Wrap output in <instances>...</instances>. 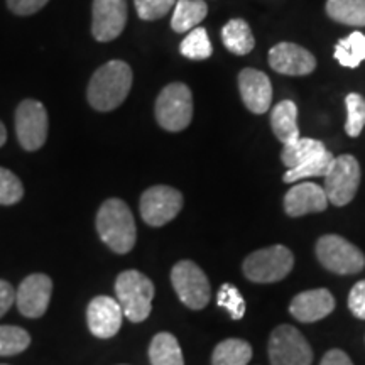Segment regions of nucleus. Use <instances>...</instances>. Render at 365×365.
Segmentation results:
<instances>
[{
	"label": "nucleus",
	"mask_w": 365,
	"mask_h": 365,
	"mask_svg": "<svg viewBox=\"0 0 365 365\" xmlns=\"http://www.w3.org/2000/svg\"><path fill=\"white\" fill-rule=\"evenodd\" d=\"M335 156L328 149L319 150L318 154H314L313 158H309L308 161H304L299 166L293 168V170H287V173L282 176L284 182H298L301 180H307V178H318L325 176L328 168L333 163Z\"/></svg>",
	"instance_id": "obj_25"
},
{
	"label": "nucleus",
	"mask_w": 365,
	"mask_h": 365,
	"mask_svg": "<svg viewBox=\"0 0 365 365\" xmlns=\"http://www.w3.org/2000/svg\"><path fill=\"white\" fill-rule=\"evenodd\" d=\"M100 240L115 254H129L135 245L137 228L129 205L120 198L105 200L97 213Z\"/></svg>",
	"instance_id": "obj_2"
},
{
	"label": "nucleus",
	"mask_w": 365,
	"mask_h": 365,
	"mask_svg": "<svg viewBox=\"0 0 365 365\" xmlns=\"http://www.w3.org/2000/svg\"><path fill=\"white\" fill-rule=\"evenodd\" d=\"M330 19L345 26H365V0H328Z\"/></svg>",
	"instance_id": "obj_24"
},
{
	"label": "nucleus",
	"mask_w": 365,
	"mask_h": 365,
	"mask_svg": "<svg viewBox=\"0 0 365 365\" xmlns=\"http://www.w3.org/2000/svg\"><path fill=\"white\" fill-rule=\"evenodd\" d=\"M271 365H312L313 350L298 328L279 325L269 336Z\"/></svg>",
	"instance_id": "obj_9"
},
{
	"label": "nucleus",
	"mask_w": 365,
	"mask_h": 365,
	"mask_svg": "<svg viewBox=\"0 0 365 365\" xmlns=\"http://www.w3.org/2000/svg\"><path fill=\"white\" fill-rule=\"evenodd\" d=\"M127 24V0H93L91 34L98 43H110L124 33Z\"/></svg>",
	"instance_id": "obj_12"
},
{
	"label": "nucleus",
	"mask_w": 365,
	"mask_h": 365,
	"mask_svg": "<svg viewBox=\"0 0 365 365\" xmlns=\"http://www.w3.org/2000/svg\"><path fill=\"white\" fill-rule=\"evenodd\" d=\"M31 345V335L24 328L4 325L0 327V357H12L24 352Z\"/></svg>",
	"instance_id": "obj_29"
},
{
	"label": "nucleus",
	"mask_w": 365,
	"mask_h": 365,
	"mask_svg": "<svg viewBox=\"0 0 365 365\" xmlns=\"http://www.w3.org/2000/svg\"><path fill=\"white\" fill-rule=\"evenodd\" d=\"M122 317H124V312L120 304L110 296H97L90 301L86 308L88 330L97 339L105 340L115 336L122 327Z\"/></svg>",
	"instance_id": "obj_14"
},
{
	"label": "nucleus",
	"mask_w": 365,
	"mask_h": 365,
	"mask_svg": "<svg viewBox=\"0 0 365 365\" xmlns=\"http://www.w3.org/2000/svg\"><path fill=\"white\" fill-rule=\"evenodd\" d=\"M115 294L124 317L132 323H143L153 312L154 284L143 272L129 269L115 281Z\"/></svg>",
	"instance_id": "obj_3"
},
{
	"label": "nucleus",
	"mask_w": 365,
	"mask_h": 365,
	"mask_svg": "<svg viewBox=\"0 0 365 365\" xmlns=\"http://www.w3.org/2000/svg\"><path fill=\"white\" fill-rule=\"evenodd\" d=\"M349 309L355 318L365 319V279L355 282L350 289Z\"/></svg>",
	"instance_id": "obj_34"
},
{
	"label": "nucleus",
	"mask_w": 365,
	"mask_h": 365,
	"mask_svg": "<svg viewBox=\"0 0 365 365\" xmlns=\"http://www.w3.org/2000/svg\"><path fill=\"white\" fill-rule=\"evenodd\" d=\"M223 46L237 56H245L254 49L255 39L250 26L244 19L228 21L222 29Z\"/></svg>",
	"instance_id": "obj_21"
},
{
	"label": "nucleus",
	"mask_w": 365,
	"mask_h": 365,
	"mask_svg": "<svg viewBox=\"0 0 365 365\" xmlns=\"http://www.w3.org/2000/svg\"><path fill=\"white\" fill-rule=\"evenodd\" d=\"M328 203L330 202L323 186L317 182H298L284 196V212L289 217L298 218L308 213L325 212Z\"/></svg>",
	"instance_id": "obj_17"
},
{
	"label": "nucleus",
	"mask_w": 365,
	"mask_h": 365,
	"mask_svg": "<svg viewBox=\"0 0 365 365\" xmlns=\"http://www.w3.org/2000/svg\"><path fill=\"white\" fill-rule=\"evenodd\" d=\"M48 2L49 0H7V7L16 16H33Z\"/></svg>",
	"instance_id": "obj_35"
},
{
	"label": "nucleus",
	"mask_w": 365,
	"mask_h": 365,
	"mask_svg": "<svg viewBox=\"0 0 365 365\" xmlns=\"http://www.w3.org/2000/svg\"><path fill=\"white\" fill-rule=\"evenodd\" d=\"M132 70L125 61L113 59L100 66L90 78L86 98L98 112H112L125 102L132 88Z\"/></svg>",
	"instance_id": "obj_1"
},
{
	"label": "nucleus",
	"mask_w": 365,
	"mask_h": 365,
	"mask_svg": "<svg viewBox=\"0 0 365 365\" xmlns=\"http://www.w3.org/2000/svg\"><path fill=\"white\" fill-rule=\"evenodd\" d=\"M14 303H16V291H14L12 284L0 279V318L11 309Z\"/></svg>",
	"instance_id": "obj_36"
},
{
	"label": "nucleus",
	"mask_w": 365,
	"mask_h": 365,
	"mask_svg": "<svg viewBox=\"0 0 365 365\" xmlns=\"http://www.w3.org/2000/svg\"><path fill=\"white\" fill-rule=\"evenodd\" d=\"M335 309V298L328 289H309L296 294L289 304V313L301 323H314L327 318Z\"/></svg>",
	"instance_id": "obj_18"
},
{
	"label": "nucleus",
	"mask_w": 365,
	"mask_h": 365,
	"mask_svg": "<svg viewBox=\"0 0 365 365\" xmlns=\"http://www.w3.org/2000/svg\"><path fill=\"white\" fill-rule=\"evenodd\" d=\"M180 51L185 58L193 59V61H202V59H208L212 56L213 48L210 43L207 29L203 27H195L190 31L188 36L181 41Z\"/></svg>",
	"instance_id": "obj_28"
},
{
	"label": "nucleus",
	"mask_w": 365,
	"mask_h": 365,
	"mask_svg": "<svg viewBox=\"0 0 365 365\" xmlns=\"http://www.w3.org/2000/svg\"><path fill=\"white\" fill-rule=\"evenodd\" d=\"M0 365H6V364H0Z\"/></svg>",
	"instance_id": "obj_39"
},
{
	"label": "nucleus",
	"mask_w": 365,
	"mask_h": 365,
	"mask_svg": "<svg viewBox=\"0 0 365 365\" xmlns=\"http://www.w3.org/2000/svg\"><path fill=\"white\" fill-rule=\"evenodd\" d=\"M252 359V346L240 339H227L215 346L212 365H247Z\"/></svg>",
	"instance_id": "obj_23"
},
{
	"label": "nucleus",
	"mask_w": 365,
	"mask_h": 365,
	"mask_svg": "<svg viewBox=\"0 0 365 365\" xmlns=\"http://www.w3.org/2000/svg\"><path fill=\"white\" fill-rule=\"evenodd\" d=\"M327 149L325 144L318 139H308V137H299L294 143L286 144L282 148L281 153V161L287 170H293V168L299 166L304 161H308L309 158H313L314 154H318L319 150Z\"/></svg>",
	"instance_id": "obj_26"
},
{
	"label": "nucleus",
	"mask_w": 365,
	"mask_h": 365,
	"mask_svg": "<svg viewBox=\"0 0 365 365\" xmlns=\"http://www.w3.org/2000/svg\"><path fill=\"white\" fill-rule=\"evenodd\" d=\"M323 178H325L323 190L328 196V202L335 207H345L357 195L360 186V164L350 154H341L333 159Z\"/></svg>",
	"instance_id": "obj_8"
},
{
	"label": "nucleus",
	"mask_w": 365,
	"mask_h": 365,
	"mask_svg": "<svg viewBox=\"0 0 365 365\" xmlns=\"http://www.w3.org/2000/svg\"><path fill=\"white\" fill-rule=\"evenodd\" d=\"M271 127L274 135L281 140L282 145L299 139L298 107H296L293 100H282L276 107H272Z\"/></svg>",
	"instance_id": "obj_19"
},
{
	"label": "nucleus",
	"mask_w": 365,
	"mask_h": 365,
	"mask_svg": "<svg viewBox=\"0 0 365 365\" xmlns=\"http://www.w3.org/2000/svg\"><path fill=\"white\" fill-rule=\"evenodd\" d=\"M24 196L22 181L12 171L0 168V205H16Z\"/></svg>",
	"instance_id": "obj_32"
},
{
	"label": "nucleus",
	"mask_w": 365,
	"mask_h": 365,
	"mask_svg": "<svg viewBox=\"0 0 365 365\" xmlns=\"http://www.w3.org/2000/svg\"><path fill=\"white\" fill-rule=\"evenodd\" d=\"M217 304L223 309H227L232 319H242L245 314V299L242 293L234 284L225 282L220 286L217 294Z\"/></svg>",
	"instance_id": "obj_31"
},
{
	"label": "nucleus",
	"mask_w": 365,
	"mask_h": 365,
	"mask_svg": "<svg viewBox=\"0 0 365 365\" xmlns=\"http://www.w3.org/2000/svg\"><path fill=\"white\" fill-rule=\"evenodd\" d=\"M319 365H354L349 355L340 349H331L325 354Z\"/></svg>",
	"instance_id": "obj_37"
},
{
	"label": "nucleus",
	"mask_w": 365,
	"mask_h": 365,
	"mask_svg": "<svg viewBox=\"0 0 365 365\" xmlns=\"http://www.w3.org/2000/svg\"><path fill=\"white\" fill-rule=\"evenodd\" d=\"M6 140H7V129H6V125L0 122V148L6 144Z\"/></svg>",
	"instance_id": "obj_38"
},
{
	"label": "nucleus",
	"mask_w": 365,
	"mask_h": 365,
	"mask_svg": "<svg viewBox=\"0 0 365 365\" xmlns=\"http://www.w3.org/2000/svg\"><path fill=\"white\" fill-rule=\"evenodd\" d=\"M182 195L166 185L150 186L140 196V217L150 227H163L175 220L182 208Z\"/></svg>",
	"instance_id": "obj_10"
},
{
	"label": "nucleus",
	"mask_w": 365,
	"mask_h": 365,
	"mask_svg": "<svg viewBox=\"0 0 365 365\" xmlns=\"http://www.w3.org/2000/svg\"><path fill=\"white\" fill-rule=\"evenodd\" d=\"M53 294V281L48 274L38 272L27 276L16 291V304L27 318H41L48 312Z\"/></svg>",
	"instance_id": "obj_13"
},
{
	"label": "nucleus",
	"mask_w": 365,
	"mask_h": 365,
	"mask_svg": "<svg viewBox=\"0 0 365 365\" xmlns=\"http://www.w3.org/2000/svg\"><path fill=\"white\" fill-rule=\"evenodd\" d=\"M269 65L281 75L304 76L312 75L317 70V59L303 46L279 43L269 51Z\"/></svg>",
	"instance_id": "obj_15"
},
{
	"label": "nucleus",
	"mask_w": 365,
	"mask_h": 365,
	"mask_svg": "<svg viewBox=\"0 0 365 365\" xmlns=\"http://www.w3.org/2000/svg\"><path fill=\"white\" fill-rule=\"evenodd\" d=\"M158 124L168 132H181L193 118V95L188 85L176 81L164 86L154 107Z\"/></svg>",
	"instance_id": "obj_4"
},
{
	"label": "nucleus",
	"mask_w": 365,
	"mask_h": 365,
	"mask_svg": "<svg viewBox=\"0 0 365 365\" xmlns=\"http://www.w3.org/2000/svg\"><path fill=\"white\" fill-rule=\"evenodd\" d=\"M336 61L345 68H359L360 63L365 61V34L355 33L349 34L345 39H340L335 44Z\"/></svg>",
	"instance_id": "obj_27"
},
{
	"label": "nucleus",
	"mask_w": 365,
	"mask_h": 365,
	"mask_svg": "<svg viewBox=\"0 0 365 365\" xmlns=\"http://www.w3.org/2000/svg\"><path fill=\"white\" fill-rule=\"evenodd\" d=\"M317 257L328 271L341 274H357L365 267V255L357 245L344 237L328 234L317 242Z\"/></svg>",
	"instance_id": "obj_6"
},
{
	"label": "nucleus",
	"mask_w": 365,
	"mask_h": 365,
	"mask_svg": "<svg viewBox=\"0 0 365 365\" xmlns=\"http://www.w3.org/2000/svg\"><path fill=\"white\" fill-rule=\"evenodd\" d=\"M171 284L178 298L190 309H203L212 298V286L203 269L193 261H180L171 271Z\"/></svg>",
	"instance_id": "obj_7"
},
{
	"label": "nucleus",
	"mask_w": 365,
	"mask_h": 365,
	"mask_svg": "<svg viewBox=\"0 0 365 365\" xmlns=\"http://www.w3.org/2000/svg\"><path fill=\"white\" fill-rule=\"evenodd\" d=\"M346 122L345 132L350 137H359L365 127V98L359 93H349L345 98Z\"/></svg>",
	"instance_id": "obj_30"
},
{
	"label": "nucleus",
	"mask_w": 365,
	"mask_h": 365,
	"mask_svg": "<svg viewBox=\"0 0 365 365\" xmlns=\"http://www.w3.org/2000/svg\"><path fill=\"white\" fill-rule=\"evenodd\" d=\"M239 91L245 107L252 113H266L271 108L272 85L266 73L245 68L239 73Z\"/></svg>",
	"instance_id": "obj_16"
},
{
	"label": "nucleus",
	"mask_w": 365,
	"mask_h": 365,
	"mask_svg": "<svg viewBox=\"0 0 365 365\" xmlns=\"http://www.w3.org/2000/svg\"><path fill=\"white\" fill-rule=\"evenodd\" d=\"M294 255L284 245H272L261 250H255L244 261L242 271L249 281L259 284L282 281L293 271Z\"/></svg>",
	"instance_id": "obj_5"
},
{
	"label": "nucleus",
	"mask_w": 365,
	"mask_h": 365,
	"mask_svg": "<svg viewBox=\"0 0 365 365\" xmlns=\"http://www.w3.org/2000/svg\"><path fill=\"white\" fill-rule=\"evenodd\" d=\"M137 16L143 21H158L176 6V0H134Z\"/></svg>",
	"instance_id": "obj_33"
},
{
	"label": "nucleus",
	"mask_w": 365,
	"mask_h": 365,
	"mask_svg": "<svg viewBox=\"0 0 365 365\" xmlns=\"http://www.w3.org/2000/svg\"><path fill=\"white\" fill-rule=\"evenodd\" d=\"M150 365H185L181 346L173 333L161 331L149 345Z\"/></svg>",
	"instance_id": "obj_22"
},
{
	"label": "nucleus",
	"mask_w": 365,
	"mask_h": 365,
	"mask_svg": "<svg viewBox=\"0 0 365 365\" xmlns=\"http://www.w3.org/2000/svg\"><path fill=\"white\" fill-rule=\"evenodd\" d=\"M208 14V6L203 0H178L173 12L171 27L175 33H190L202 24Z\"/></svg>",
	"instance_id": "obj_20"
},
{
	"label": "nucleus",
	"mask_w": 365,
	"mask_h": 365,
	"mask_svg": "<svg viewBox=\"0 0 365 365\" xmlns=\"http://www.w3.org/2000/svg\"><path fill=\"white\" fill-rule=\"evenodd\" d=\"M49 118L44 105L38 100H24L16 110V134L21 148L38 150L48 139Z\"/></svg>",
	"instance_id": "obj_11"
}]
</instances>
